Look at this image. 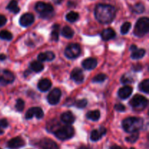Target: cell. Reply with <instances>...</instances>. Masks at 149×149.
I'll list each match as a JSON object with an SVG mask.
<instances>
[{
	"label": "cell",
	"mask_w": 149,
	"mask_h": 149,
	"mask_svg": "<svg viewBox=\"0 0 149 149\" xmlns=\"http://www.w3.org/2000/svg\"><path fill=\"white\" fill-rule=\"evenodd\" d=\"M61 97V91L60 89L55 88L49 93L47 101L50 105H56L59 103Z\"/></svg>",
	"instance_id": "cell-9"
},
{
	"label": "cell",
	"mask_w": 149,
	"mask_h": 149,
	"mask_svg": "<svg viewBox=\"0 0 149 149\" xmlns=\"http://www.w3.org/2000/svg\"><path fill=\"white\" fill-rule=\"evenodd\" d=\"M97 61L95 58H89L82 61V66L84 69L93 70L97 66Z\"/></svg>",
	"instance_id": "cell-17"
},
{
	"label": "cell",
	"mask_w": 149,
	"mask_h": 149,
	"mask_svg": "<svg viewBox=\"0 0 149 149\" xmlns=\"http://www.w3.org/2000/svg\"><path fill=\"white\" fill-rule=\"evenodd\" d=\"M33 21H34V16L31 13L23 14L20 17V20H19L20 26H23V27H28V26H31L33 23Z\"/></svg>",
	"instance_id": "cell-13"
},
{
	"label": "cell",
	"mask_w": 149,
	"mask_h": 149,
	"mask_svg": "<svg viewBox=\"0 0 149 149\" xmlns=\"http://www.w3.org/2000/svg\"><path fill=\"white\" fill-rule=\"evenodd\" d=\"M7 9L9 11L12 12V13H15V14H17L20 12V8H19L18 5H17V2L15 0H13V1H10V3L7 5Z\"/></svg>",
	"instance_id": "cell-25"
},
{
	"label": "cell",
	"mask_w": 149,
	"mask_h": 149,
	"mask_svg": "<svg viewBox=\"0 0 149 149\" xmlns=\"http://www.w3.org/2000/svg\"><path fill=\"white\" fill-rule=\"evenodd\" d=\"M146 54V50L144 49H135L134 50H132V55H131V58L134 60H138L141 59Z\"/></svg>",
	"instance_id": "cell-23"
},
{
	"label": "cell",
	"mask_w": 149,
	"mask_h": 149,
	"mask_svg": "<svg viewBox=\"0 0 149 149\" xmlns=\"http://www.w3.org/2000/svg\"><path fill=\"white\" fill-rule=\"evenodd\" d=\"M114 109H116L117 111L123 112L125 111V106H124L123 104H122V103H118V104L115 105Z\"/></svg>",
	"instance_id": "cell-39"
},
{
	"label": "cell",
	"mask_w": 149,
	"mask_h": 149,
	"mask_svg": "<svg viewBox=\"0 0 149 149\" xmlns=\"http://www.w3.org/2000/svg\"><path fill=\"white\" fill-rule=\"evenodd\" d=\"M59 25H54L52 26V31L51 33V39L52 40L57 41L58 40V38H59V33H58V31H59Z\"/></svg>",
	"instance_id": "cell-29"
},
{
	"label": "cell",
	"mask_w": 149,
	"mask_h": 149,
	"mask_svg": "<svg viewBox=\"0 0 149 149\" xmlns=\"http://www.w3.org/2000/svg\"><path fill=\"white\" fill-rule=\"evenodd\" d=\"M35 10L40 15L41 17L44 18H49L53 15V7L47 3L42 2V1L37 2L35 6Z\"/></svg>",
	"instance_id": "cell-4"
},
{
	"label": "cell",
	"mask_w": 149,
	"mask_h": 149,
	"mask_svg": "<svg viewBox=\"0 0 149 149\" xmlns=\"http://www.w3.org/2000/svg\"><path fill=\"white\" fill-rule=\"evenodd\" d=\"M55 54L51 51H47L46 52H42L38 55V61L40 62L44 61H51L55 59Z\"/></svg>",
	"instance_id": "cell-20"
},
{
	"label": "cell",
	"mask_w": 149,
	"mask_h": 149,
	"mask_svg": "<svg viewBox=\"0 0 149 149\" xmlns=\"http://www.w3.org/2000/svg\"><path fill=\"white\" fill-rule=\"evenodd\" d=\"M132 11L138 14H141L145 11V7L142 3H138L132 7Z\"/></svg>",
	"instance_id": "cell-31"
},
{
	"label": "cell",
	"mask_w": 149,
	"mask_h": 149,
	"mask_svg": "<svg viewBox=\"0 0 149 149\" xmlns=\"http://www.w3.org/2000/svg\"><path fill=\"white\" fill-rule=\"evenodd\" d=\"M139 90L140 91L143 92L145 93H149V79H146L143 80L141 84H139Z\"/></svg>",
	"instance_id": "cell-27"
},
{
	"label": "cell",
	"mask_w": 149,
	"mask_h": 149,
	"mask_svg": "<svg viewBox=\"0 0 149 149\" xmlns=\"http://www.w3.org/2000/svg\"><path fill=\"white\" fill-rule=\"evenodd\" d=\"M133 70L135 71H141V68H142V67H141V65H136L135 66H133Z\"/></svg>",
	"instance_id": "cell-41"
},
{
	"label": "cell",
	"mask_w": 149,
	"mask_h": 149,
	"mask_svg": "<svg viewBox=\"0 0 149 149\" xmlns=\"http://www.w3.org/2000/svg\"><path fill=\"white\" fill-rule=\"evenodd\" d=\"M30 68L36 73L41 72L44 69V65L40 61H33L30 63Z\"/></svg>",
	"instance_id": "cell-22"
},
{
	"label": "cell",
	"mask_w": 149,
	"mask_h": 149,
	"mask_svg": "<svg viewBox=\"0 0 149 149\" xmlns=\"http://www.w3.org/2000/svg\"><path fill=\"white\" fill-rule=\"evenodd\" d=\"M132 88L130 86H125V87H122L118 91V96L120 97L121 99L128 98L130 96L132 95Z\"/></svg>",
	"instance_id": "cell-16"
},
{
	"label": "cell",
	"mask_w": 149,
	"mask_h": 149,
	"mask_svg": "<svg viewBox=\"0 0 149 149\" xmlns=\"http://www.w3.org/2000/svg\"><path fill=\"white\" fill-rule=\"evenodd\" d=\"M143 125V119L138 117H128L122 122V127L125 132L132 133L138 132Z\"/></svg>",
	"instance_id": "cell-2"
},
{
	"label": "cell",
	"mask_w": 149,
	"mask_h": 149,
	"mask_svg": "<svg viewBox=\"0 0 149 149\" xmlns=\"http://www.w3.org/2000/svg\"><path fill=\"white\" fill-rule=\"evenodd\" d=\"M61 34L63 36H64L65 38L67 39H71L74 36V31H73V29H71L69 26H65L63 29L61 31Z\"/></svg>",
	"instance_id": "cell-24"
},
{
	"label": "cell",
	"mask_w": 149,
	"mask_h": 149,
	"mask_svg": "<svg viewBox=\"0 0 149 149\" xmlns=\"http://www.w3.org/2000/svg\"><path fill=\"white\" fill-rule=\"evenodd\" d=\"M0 149H1V148H0Z\"/></svg>",
	"instance_id": "cell-45"
},
{
	"label": "cell",
	"mask_w": 149,
	"mask_h": 149,
	"mask_svg": "<svg viewBox=\"0 0 149 149\" xmlns=\"http://www.w3.org/2000/svg\"><path fill=\"white\" fill-rule=\"evenodd\" d=\"M138 138H139V133L138 132H132V135L130 136L127 137L126 138V141L129 143H135L137 141H138Z\"/></svg>",
	"instance_id": "cell-33"
},
{
	"label": "cell",
	"mask_w": 149,
	"mask_h": 149,
	"mask_svg": "<svg viewBox=\"0 0 149 149\" xmlns=\"http://www.w3.org/2000/svg\"><path fill=\"white\" fill-rule=\"evenodd\" d=\"M6 59V55L4 54H0V61H4Z\"/></svg>",
	"instance_id": "cell-42"
},
{
	"label": "cell",
	"mask_w": 149,
	"mask_h": 149,
	"mask_svg": "<svg viewBox=\"0 0 149 149\" xmlns=\"http://www.w3.org/2000/svg\"><path fill=\"white\" fill-rule=\"evenodd\" d=\"M71 78L77 84H81L84 81V74L80 68H76L71 71Z\"/></svg>",
	"instance_id": "cell-14"
},
{
	"label": "cell",
	"mask_w": 149,
	"mask_h": 149,
	"mask_svg": "<svg viewBox=\"0 0 149 149\" xmlns=\"http://www.w3.org/2000/svg\"><path fill=\"white\" fill-rule=\"evenodd\" d=\"M110 149H122L120 146H113L110 148Z\"/></svg>",
	"instance_id": "cell-43"
},
{
	"label": "cell",
	"mask_w": 149,
	"mask_h": 149,
	"mask_svg": "<svg viewBox=\"0 0 149 149\" xmlns=\"http://www.w3.org/2000/svg\"><path fill=\"white\" fill-rule=\"evenodd\" d=\"M87 100L86 99H81V100H77L75 103L76 107L78 109H84L87 106Z\"/></svg>",
	"instance_id": "cell-37"
},
{
	"label": "cell",
	"mask_w": 149,
	"mask_h": 149,
	"mask_svg": "<svg viewBox=\"0 0 149 149\" xmlns=\"http://www.w3.org/2000/svg\"><path fill=\"white\" fill-rule=\"evenodd\" d=\"M61 121L66 125H71L75 121V117H74V114L70 111L63 113L61 116Z\"/></svg>",
	"instance_id": "cell-19"
},
{
	"label": "cell",
	"mask_w": 149,
	"mask_h": 149,
	"mask_svg": "<svg viewBox=\"0 0 149 149\" xmlns=\"http://www.w3.org/2000/svg\"><path fill=\"white\" fill-rule=\"evenodd\" d=\"M37 86L41 92H47L52 87V82L48 79H42L39 81Z\"/></svg>",
	"instance_id": "cell-18"
},
{
	"label": "cell",
	"mask_w": 149,
	"mask_h": 149,
	"mask_svg": "<svg viewBox=\"0 0 149 149\" xmlns=\"http://www.w3.org/2000/svg\"><path fill=\"white\" fill-rule=\"evenodd\" d=\"M79 17V15L78 13H76V12L72 11L70 12V13H68V14L66 15L65 18H66V20H68V22H70V23H74V22H76L78 20Z\"/></svg>",
	"instance_id": "cell-28"
},
{
	"label": "cell",
	"mask_w": 149,
	"mask_h": 149,
	"mask_svg": "<svg viewBox=\"0 0 149 149\" xmlns=\"http://www.w3.org/2000/svg\"><path fill=\"white\" fill-rule=\"evenodd\" d=\"M35 116L36 119H42L44 116V112L41 108L33 107L28 110L26 113V119H31Z\"/></svg>",
	"instance_id": "cell-10"
},
{
	"label": "cell",
	"mask_w": 149,
	"mask_h": 149,
	"mask_svg": "<svg viewBox=\"0 0 149 149\" xmlns=\"http://www.w3.org/2000/svg\"><path fill=\"white\" fill-rule=\"evenodd\" d=\"M55 137L61 141H66L72 138L74 135V129L69 125L63 126L54 132Z\"/></svg>",
	"instance_id": "cell-5"
},
{
	"label": "cell",
	"mask_w": 149,
	"mask_h": 149,
	"mask_svg": "<svg viewBox=\"0 0 149 149\" xmlns=\"http://www.w3.org/2000/svg\"><path fill=\"white\" fill-rule=\"evenodd\" d=\"M106 133V129L104 127H100V129L98 130H94L92 131L91 134H90V140L93 142H96L98 141L100 138H102L103 135H104Z\"/></svg>",
	"instance_id": "cell-15"
},
{
	"label": "cell",
	"mask_w": 149,
	"mask_h": 149,
	"mask_svg": "<svg viewBox=\"0 0 149 149\" xmlns=\"http://www.w3.org/2000/svg\"><path fill=\"white\" fill-rule=\"evenodd\" d=\"M7 23V18L4 15H0V28L4 26V25Z\"/></svg>",
	"instance_id": "cell-40"
},
{
	"label": "cell",
	"mask_w": 149,
	"mask_h": 149,
	"mask_svg": "<svg viewBox=\"0 0 149 149\" xmlns=\"http://www.w3.org/2000/svg\"><path fill=\"white\" fill-rule=\"evenodd\" d=\"M13 36L10 31L6 30H3L0 31V39H3V40H7L10 41L13 39Z\"/></svg>",
	"instance_id": "cell-30"
},
{
	"label": "cell",
	"mask_w": 149,
	"mask_h": 149,
	"mask_svg": "<svg viewBox=\"0 0 149 149\" xmlns=\"http://www.w3.org/2000/svg\"><path fill=\"white\" fill-rule=\"evenodd\" d=\"M25 107V103L23 101V100L22 99L19 98L16 100V103H15V109L17 111L21 112L23 111V110L24 109Z\"/></svg>",
	"instance_id": "cell-32"
},
{
	"label": "cell",
	"mask_w": 149,
	"mask_h": 149,
	"mask_svg": "<svg viewBox=\"0 0 149 149\" xmlns=\"http://www.w3.org/2000/svg\"><path fill=\"white\" fill-rule=\"evenodd\" d=\"M121 81H122V84H129V83L132 82V77H130L127 74H125V75L122 76V79H121Z\"/></svg>",
	"instance_id": "cell-38"
},
{
	"label": "cell",
	"mask_w": 149,
	"mask_h": 149,
	"mask_svg": "<svg viewBox=\"0 0 149 149\" xmlns=\"http://www.w3.org/2000/svg\"><path fill=\"white\" fill-rule=\"evenodd\" d=\"M95 15L97 21L103 24L111 23L116 15V10L114 7L110 4H100L96 6L95 10Z\"/></svg>",
	"instance_id": "cell-1"
},
{
	"label": "cell",
	"mask_w": 149,
	"mask_h": 149,
	"mask_svg": "<svg viewBox=\"0 0 149 149\" xmlns=\"http://www.w3.org/2000/svg\"><path fill=\"white\" fill-rule=\"evenodd\" d=\"M100 117V113L98 110L89 111L87 113V118L92 121H97Z\"/></svg>",
	"instance_id": "cell-26"
},
{
	"label": "cell",
	"mask_w": 149,
	"mask_h": 149,
	"mask_svg": "<svg viewBox=\"0 0 149 149\" xmlns=\"http://www.w3.org/2000/svg\"><path fill=\"white\" fill-rule=\"evenodd\" d=\"M149 31V19L148 17H141L138 21L134 29V34L138 37L145 36Z\"/></svg>",
	"instance_id": "cell-3"
},
{
	"label": "cell",
	"mask_w": 149,
	"mask_h": 149,
	"mask_svg": "<svg viewBox=\"0 0 149 149\" xmlns=\"http://www.w3.org/2000/svg\"><path fill=\"white\" fill-rule=\"evenodd\" d=\"M7 127H8V122L7 121V119H0V135L4 133V129H6Z\"/></svg>",
	"instance_id": "cell-36"
},
{
	"label": "cell",
	"mask_w": 149,
	"mask_h": 149,
	"mask_svg": "<svg viewBox=\"0 0 149 149\" xmlns=\"http://www.w3.org/2000/svg\"><path fill=\"white\" fill-rule=\"evenodd\" d=\"M131 28V23L130 22H125L123 25L121 27V33L122 34L125 35L127 34L128 33V31H130Z\"/></svg>",
	"instance_id": "cell-34"
},
{
	"label": "cell",
	"mask_w": 149,
	"mask_h": 149,
	"mask_svg": "<svg viewBox=\"0 0 149 149\" xmlns=\"http://www.w3.org/2000/svg\"><path fill=\"white\" fill-rule=\"evenodd\" d=\"M81 54V47L78 44H71L65 49V55L68 58H77Z\"/></svg>",
	"instance_id": "cell-7"
},
{
	"label": "cell",
	"mask_w": 149,
	"mask_h": 149,
	"mask_svg": "<svg viewBox=\"0 0 149 149\" xmlns=\"http://www.w3.org/2000/svg\"><path fill=\"white\" fill-rule=\"evenodd\" d=\"M15 77L11 71L8 70H0V84L7 85L14 81Z\"/></svg>",
	"instance_id": "cell-8"
},
{
	"label": "cell",
	"mask_w": 149,
	"mask_h": 149,
	"mask_svg": "<svg viewBox=\"0 0 149 149\" xmlns=\"http://www.w3.org/2000/svg\"><path fill=\"white\" fill-rule=\"evenodd\" d=\"M130 105L137 111H142L148 106V100L141 95H135L130 101Z\"/></svg>",
	"instance_id": "cell-6"
},
{
	"label": "cell",
	"mask_w": 149,
	"mask_h": 149,
	"mask_svg": "<svg viewBox=\"0 0 149 149\" xmlns=\"http://www.w3.org/2000/svg\"><path fill=\"white\" fill-rule=\"evenodd\" d=\"M25 144L26 143L23 138H20V137H16V138L10 140L7 142V146L10 149H18L24 146Z\"/></svg>",
	"instance_id": "cell-11"
},
{
	"label": "cell",
	"mask_w": 149,
	"mask_h": 149,
	"mask_svg": "<svg viewBox=\"0 0 149 149\" xmlns=\"http://www.w3.org/2000/svg\"><path fill=\"white\" fill-rule=\"evenodd\" d=\"M116 36V33H115L114 30L112 29H106L102 31L101 33V38L104 41H109L112 39L113 38L115 37Z\"/></svg>",
	"instance_id": "cell-21"
},
{
	"label": "cell",
	"mask_w": 149,
	"mask_h": 149,
	"mask_svg": "<svg viewBox=\"0 0 149 149\" xmlns=\"http://www.w3.org/2000/svg\"><path fill=\"white\" fill-rule=\"evenodd\" d=\"M79 149H91V148H90L89 147H87V146H81Z\"/></svg>",
	"instance_id": "cell-44"
},
{
	"label": "cell",
	"mask_w": 149,
	"mask_h": 149,
	"mask_svg": "<svg viewBox=\"0 0 149 149\" xmlns=\"http://www.w3.org/2000/svg\"><path fill=\"white\" fill-rule=\"evenodd\" d=\"M107 78V77H106L105 74H98V75L95 76V77L93 78V82H95V83H100V82H103V81H104L105 80H106V79Z\"/></svg>",
	"instance_id": "cell-35"
},
{
	"label": "cell",
	"mask_w": 149,
	"mask_h": 149,
	"mask_svg": "<svg viewBox=\"0 0 149 149\" xmlns=\"http://www.w3.org/2000/svg\"><path fill=\"white\" fill-rule=\"evenodd\" d=\"M42 149H59L58 144L49 138H43L39 142Z\"/></svg>",
	"instance_id": "cell-12"
}]
</instances>
